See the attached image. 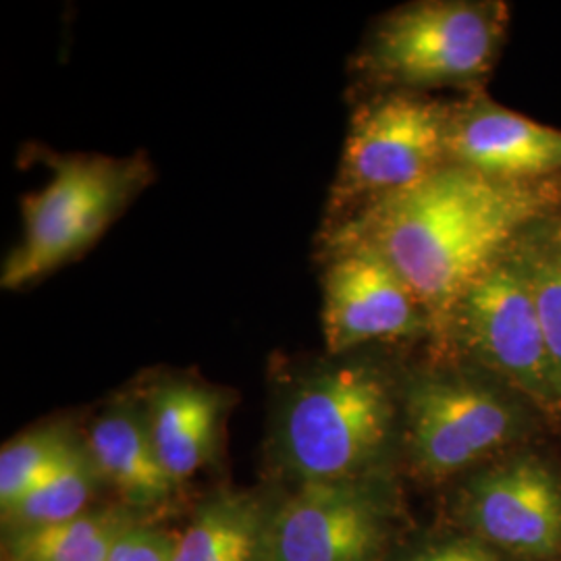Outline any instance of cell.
<instances>
[{"instance_id":"5bb4252c","label":"cell","mask_w":561,"mask_h":561,"mask_svg":"<svg viewBox=\"0 0 561 561\" xmlns=\"http://www.w3.org/2000/svg\"><path fill=\"white\" fill-rule=\"evenodd\" d=\"M268 518L256 497L222 491L175 537L173 561H264Z\"/></svg>"},{"instance_id":"ac0fdd59","label":"cell","mask_w":561,"mask_h":561,"mask_svg":"<svg viewBox=\"0 0 561 561\" xmlns=\"http://www.w3.org/2000/svg\"><path fill=\"white\" fill-rule=\"evenodd\" d=\"M518 254L541 319L542 333L561 396V248L556 243H535Z\"/></svg>"},{"instance_id":"9a60e30c","label":"cell","mask_w":561,"mask_h":561,"mask_svg":"<svg viewBox=\"0 0 561 561\" xmlns=\"http://www.w3.org/2000/svg\"><path fill=\"white\" fill-rule=\"evenodd\" d=\"M125 507L88 510L71 520L13 530L7 561H106L121 535L136 524Z\"/></svg>"},{"instance_id":"d6986e66","label":"cell","mask_w":561,"mask_h":561,"mask_svg":"<svg viewBox=\"0 0 561 561\" xmlns=\"http://www.w3.org/2000/svg\"><path fill=\"white\" fill-rule=\"evenodd\" d=\"M175 537L136 522L121 535L106 561H173Z\"/></svg>"},{"instance_id":"ba28073f","label":"cell","mask_w":561,"mask_h":561,"mask_svg":"<svg viewBox=\"0 0 561 561\" xmlns=\"http://www.w3.org/2000/svg\"><path fill=\"white\" fill-rule=\"evenodd\" d=\"M322 331L331 354L368 341L398 340L428 329L416 294L379 250L340 236L322 279Z\"/></svg>"},{"instance_id":"52a82bcc","label":"cell","mask_w":561,"mask_h":561,"mask_svg":"<svg viewBox=\"0 0 561 561\" xmlns=\"http://www.w3.org/2000/svg\"><path fill=\"white\" fill-rule=\"evenodd\" d=\"M516 426L514 408L481 382L435 375L405 391L410 458L428 479L470 468L510 442Z\"/></svg>"},{"instance_id":"ffe728a7","label":"cell","mask_w":561,"mask_h":561,"mask_svg":"<svg viewBox=\"0 0 561 561\" xmlns=\"http://www.w3.org/2000/svg\"><path fill=\"white\" fill-rule=\"evenodd\" d=\"M401 561H502L479 539H447L426 545Z\"/></svg>"},{"instance_id":"5b68a950","label":"cell","mask_w":561,"mask_h":561,"mask_svg":"<svg viewBox=\"0 0 561 561\" xmlns=\"http://www.w3.org/2000/svg\"><path fill=\"white\" fill-rule=\"evenodd\" d=\"M451 115L443 102L412 94L362 106L343 148L335 204H375L442 169L449 162Z\"/></svg>"},{"instance_id":"30bf717a","label":"cell","mask_w":561,"mask_h":561,"mask_svg":"<svg viewBox=\"0 0 561 561\" xmlns=\"http://www.w3.org/2000/svg\"><path fill=\"white\" fill-rule=\"evenodd\" d=\"M463 514L479 541L520 560L561 549V482L533 456L484 470L466 489Z\"/></svg>"},{"instance_id":"2e32d148","label":"cell","mask_w":561,"mask_h":561,"mask_svg":"<svg viewBox=\"0 0 561 561\" xmlns=\"http://www.w3.org/2000/svg\"><path fill=\"white\" fill-rule=\"evenodd\" d=\"M99 482L101 477L85 443H78L55 470L2 512V522L13 533L71 520L88 512Z\"/></svg>"},{"instance_id":"8992f818","label":"cell","mask_w":561,"mask_h":561,"mask_svg":"<svg viewBox=\"0 0 561 561\" xmlns=\"http://www.w3.org/2000/svg\"><path fill=\"white\" fill-rule=\"evenodd\" d=\"M451 322L479 360L528 400L561 410L541 319L518 252H507L477 280Z\"/></svg>"},{"instance_id":"e0dca14e","label":"cell","mask_w":561,"mask_h":561,"mask_svg":"<svg viewBox=\"0 0 561 561\" xmlns=\"http://www.w3.org/2000/svg\"><path fill=\"white\" fill-rule=\"evenodd\" d=\"M78 439L62 426H41L0 451V507L7 512L65 460Z\"/></svg>"},{"instance_id":"9c48e42d","label":"cell","mask_w":561,"mask_h":561,"mask_svg":"<svg viewBox=\"0 0 561 561\" xmlns=\"http://www.w3.org/2000/svg\"><path fill=\"white\" fill-rule=\"evenodd\" d=\"M387 510L366 481L300 484L271 512L264 561H377Z\"/></svg>"},{"instance_id":"8fae6325","label":"cell","mask_w":561,"mask_h":561,"mask_svg":"<svg viewBox=\"0 0 561 561\" xmlns=\"http://www.w3.org/2000/svg\"><path fill=\"white\" fill-rule=\"evenodd\" d=\"M449 162L524 183L560 171L561 131L495 104H470L451 115Z\"/></svg>"},{"instance_id":"6da1fadb","label":"cell","mask_w":561,"mask_h":561,"mask_svg":"<svg viewBox=\"0 0 561 561\" xmlns=\"http://www.w3.org/2000/svg\"><path fill=\"white\" fill-rule=\"evenodd\" d=\"M545 198L447 162L428 178L370 204L341 236L370 243L416 294L431 324L454 319L468 289L510 252Z\"/></svg>"},{"instance_id":"7c38bea8","label":"cell","mask_w":561,"mask_h":561,"mask_svg":"<svg viewBox=\"0 0 561 561\" xmlns=\"http://www.w3.org/2000/svg\"><path fill=\"white\" fill-rule=\"evenodd\" d=\"M225 401L194 381L157 385L144 403L150 439L171 481L181 484L206 466L219 442Z\"/></svg>"},{"instance_id":"4fadbf2b","label":"cell","mask_w":561,"mask_h":561,"mask_svg":"<svg viewBox=\"0 0 561 561\" xmlns=\"http://www.w3.org/2000/svg\"><path fill=\"white\" fill-rule=\"evenodd\" d=\"M85 447L101 481L108 482L129 505H159L178 486L150 439L144 408L129 401L102 412L90 428Z\"/></svg>"},{"instance_id":"277c9868","label":"cell","mask_w":561,"mask_h":561,"mask_svg":"<svg viewBox=\"0 0 561 561\" xmlns=\"http://www.w3.org/2000/svg\"><path fill=\"white\" fill-rule=\"evenodd\" d=\"M503 32L497 2H416L379 23L362 65L375 80L403 88L470 83L491 69Z\"/></svg>"},{"instance_id":"7a4b0ae2","label":"cell","mask_w":561,"mask_h":561,"mask_svg":"<svg viewBox=\"0 0 561 561\" xmlns=\"http://www.w3.org/2000/svg\"><path fill=\"white\" fill-rule=\"evenodd\" d=\"M393 421V393L381 370L362 362L322 368L283 405L279 460L300 484L366 481Z\"/></svg>"},{"instance_id":"3957f363","label":"cell","mask_w":561,"mask_h":561,"mask_svg":"<svg viewBox=\"0 0 561 561\" xmlns=\"http://www.w3.org/2000/svg\"><path fill=\"white\" fill-rule=\"evenodd\" d=\"M53 175L23 201V238L2 266L20 289L78 259L152 181L141 157H50Z\"/></svg>"}]
</instances>
